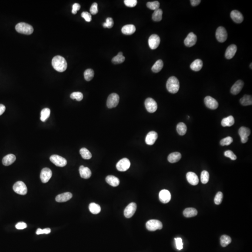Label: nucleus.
<instances>
[{
    "label": "nucleus",
    "mask_w": 252,
    "mask_h": 252,
    "mask_svg": "<svg viewBox=\"0 0 252 252\" xmlns=\"http://www.w3.org/2000/svg\"><path fill=\"white\" fill-rule=\"evenodd\" d=\"M52 66L56 71L62 72L67 69V63L65 58L62 56H56L52 60Z\"/></svg>",
    "instance_id": "1"
},
{
    "label": "nucleus",
    "mask_w": 252,
    "mask_h": 252,
    "mask_svg": "<svg viewBox=\"0 0 252 252\" xmlns=\"http://www.w3.org/2000/svg\"><path fill=\"white\" fill-rule=\"evenodd\" d=\"M166 88L170 93H176L178 92L180 88V84L177 78L174 76L169 78L166 83Z\"/></svg>",
    "instance_id": "2"
},
{
    "label": "nucleus",
    "mask_w": 252,
    "mask_h": 252,
    "mask_svg": "<svg viewBox=\"0 0 252 252\" xmlns=\"http://www.w3.org/2000/svg\"><path fill=\"white\" fill-rule=\"evenodd\" d=\"M15 29L17 32L21 34L31 35L33 32L34 29L31 25L25 22H20L15 26Z\"/></svg>",
    "instance_id": "3"
},
{
    "label": "nucleus",
    "mask_w": 252,
    "mask_h": 252,
    "mask_svg": "<svg viewBox=\"0 0 252 252\" xmlns=\"http://www.w3.org/2000/svg\"><path fill=\"white\" fill-rule=\"evenodd\" d=\"M147 229L150 231L160 230L163 228L162 222L158 220H151L147 221L146 224Z\"/></svg>",
    "instance_id": "4"
},
{
    "label": "nucleus",
    "mask_w": 252,
    "mask_h": 252,
    "mask_svg": "<svg viewBox=\"0 0 252 252\" xmlns=\"http://www.w3.org/2000/svg\"><path fill=\"white\" fill-rule=\"evenodd\" d=\"M13 189L15 193L21 195H25L27 193L26 185L22 181H18L15 183L13 186Z\"/></svg>",
    "instance_id": "5"
},
{
    "label": "nucleus",
    "mask_w": 252,
    "mask_h": 252,
    "mask_svg": "<svg viewBox=\"0 0 252 252\" xmlns=\"http://www.w3.org/2000/svg\"><path fill=\"white\" fill-rule=\"evenodd\" d=\"M119 96L117 93L110 94L106 101V106L109 109H112L117 106L119 102Z\"/></svg>",
    "instance_id": "6"
},
{
    "label": "nucleus",
    "mask_w": 252,
    "mask_h": 252,
    "mask_svg": "<svg viewBox=\"0 0 252 252\" xmlns=\"http://www.w3.org/2000/svg\"><path fill=\"white\" fill-rule=\"evenodd\" d=\"M50 160L53 164L58 167H65L67 163V160L59 155H52L50 157Z\"/></svg>",
    "instance_id": "7"
},
{
    "label": "nucleus",
    "mask_w": 252,
    "mask_h": 252,
    "mask_svg": "<svg viewBox=\"0 0 252 252\" xmlns=\"http://www.w3.org/2000/svg\"><path fill=\"white\" fill-rule=\"evenodd\" d=\"M227 33L223 27L218 28L216 32V38L220 43H224L227 39Z\"/></svg>",
    "instance_id": "8"
},
{
    "label": "nucleus",
    "mask_w": 252,
    "mask_h": 252,
    "mask_svg": "<svg viewBox=\"0 0 252 252\" xmlns=\"http://www.w3.org/2000/svg\"><path fill=\"white\" fill-rule=\"evenodd\" d=\"M145 106L148 112L153 113L157 109V103L151 98H148L145 101Z\"/></svg>",
    "instance_id": "9"
},
{
    "label": "nucleus",
    "mask_w": 252,
    "mask_h": 252,
    "mask_svg": "<svg viewBox=\"0 0 252 252\" xmlns=\"http://www.w3.org/2000/svg\"><path fill=\"white\" fill-rule=\"evenodd\" d=\"M129 160L127 158H124L119 160L116 164L117 169L119 171H127L130 166Z\"/></svg>",
    "instance_id": "10"
},
{
    "label": "nucleus",
    "mask_w": 252,
    "mask_h": 252,
    "mask_svg": "<svg viewBox=\"0 0 252 252\" xmlns=\"http://www.w3.org/2000/svg\"><path fill=\"white\" fill-rule=\"evenodd\" d=\"M148 43H149L150 48L152 50H155L160 45V37L157 35H152L149 38Z\"/></svg>",
    "instance_id": "11"
},
{
    "label": "nucleus",
    "mask_w": 252,
    "mask_h": 252,
    "mask_svg": "<svg viewBox=\"0 0 252 252\" xmlns=\"http://www.w3.org/2000/svg\"><path fill=\"white\" fill-rule=\"evenodd\" d=\"M136 204L135 203H131L125 209L124 211L125 217L127 218H131L136 213Z\"/></svg>",
    "instance_id": "12"
},
{
    "label": "nucleus",
    "mask_w": 252,
    "mask_h": 252,
    "mask_svg": "<svg viewBox=\"0 0 252 252\" xmlns=\"http://www.w3.org/2000/svg\"><path fill=\"white\" fill-rule=\"evenodd\" d=\"M52 170L48 168H45L42 169L40 173V179L42 182L46 183L50 180L52 176Z\"/></svg>",
    "instance_id": "13"
},
{
    "label": "nucleus",
    "mask_w": 252,
    "mask_h": 252,
    "mask_svg": "<svg viewBox=\"0 0 252 252\" xmlns=\"http://www.w3.org/2000/svg\"><path fill=\"white\" fill-rule=\"evenodd\" d=\"M250 130L248 128L241 127L239 130V134L241 138V143H245L248 141V137L250 136Z\"/></svg>",
    "instance_id": "14"
},
{
    "label": "nucleus",
    "mask_w": 252,
    "mask_h": 252,
    "mask_svg": "<svg viewBox=\"0 0 252 252\" xmlns=\"http://www.w3.org/2000/svg\"><path fill=\"white\" fill-rule=\"evenodd\" d=\"M204 101H205L206 106L211 109H216L219 106L218 101L215 99L209 96H208L205 98Z\"/></svg>",
    "instance_id": "15"
},
{
    "label": "nucleus",
    "mask_w": 252,
    "mask_h": 252,
    "mask_svg": "<svg viewBox=\"0 0 252 252\" xmlns=\"http://www.w3.org/2000/svg\"><path fill=\"white\" fill-rule=\"evenodd\" d=\"M197 41V37L196 35L193 32H190L188 35L187 37L184 39V44L186 46L190 47L195 45Z\"/></svg>",
    "instance_id": "16"
},
{
    "label": "nucleus",
    "mask_w": 252,
    "mask_h": 252,
    "mask_svg": "<svg viewBox=\"0 0 252 252\" xmlns=\"http://www.w3.org/2000/svg\"><path fill=\"white\" fill-rule=\"evenodd\" d=\"M159 197L160 201L163 203H168L171 200L170 192L167 190H161L159 193Z\"/></svg>",
    "instance_id": "17"
},
{
    "label": "nucleus",
    "mask_w": 252,
    "mask_h": 252,
    "mask_svg": "<svg viewBox=\"0 0 252 252\" xmlns=\"http://www.w3.org/2000/svg\"><path fill=\"white\" fill-rule=\"evenodd\" d=\"M158 138L157 133L155 131H150L147 134L145 138L146 144L149 145H152L155 143Z\"/></svg>",
    "instance_id": "18"
},
{
    "label": "nucleus",
    "mask_w": 252,
    "mask_h": 252,
    "mask_svg": "<svg viewBox=\"0 0 252 252\" xmlns=\"http://www.w3.org/2000/svg\"><path fill=\"white\" fill-rule=\"evenodd\" d=\"M244 86V82L241 80L236 81L231 87V92L234 95H237L240 93Z\"/></svg>",
    "instance_id": "19"
},
{
    "label": "nucleus",
    "mask_w": 252,
    "mask_h": 252,
    "mask_svg": "<svg viewBox=\"0 0 252 252\" xmlns=\"http://www.w3.org/2000/svg\"><path fill=\"white\" fill-rule=\"evenodd\" d=\"M230 16L231 18L236 23H241L244 20V17L242 14L237 10H233L231 12Z\"/></svg>",
    "instance_id": "20"
},
{
    "label": "nucleus",
    "mask_w": 252,
    "mask_h": 252,
    "mask_svg": "<svg viewBox=\"0 0 252 252\" xmlns=\"http://www.w3.org/2000/svg\"><path fill=\"white\" fill-rule=\"evenodd\" d=\"M237 48L236 45H231L228 47L226 52H225V57L228 59H232L235 55L237 52Z\"/></svg>",
    "instance_id": "21"
},
{
    "label": "nucleus",
    "mask_w": 252,
    "mask_h": 252,
    "mask_svg": "<svg viewBox=\"0 0 252 252\" xmlns=\"http://www.w3.org/2000/svg\"><path fill=\"white\" fill-rule=\"evenodd\" d=\"M79 172L80 176L84 179H88L92 175L90 169L88 167L81 165L79 168Z\"/></svg>",
    "instance_id": "22"
},
{
    "label": "nucleus",
    "mask_w": 252,
    "mask_h": 252,
    "mask_svg": "<svg viewBox=\"0 0 252 252\" xmlns=\"http://www.w3.org/2000/svg\"><path fill=\"white\" fill-rule=\"evenodd\" d=\"M186 178L188 182L191 185H196L199 183L198 176L194 172H188L186 174Z\"/></svg>",
    "instance_id": "23"
},
{
    "label": "nucleus",
    "mask_w": 252,
    "mask_h": 252,
    "mask_svg": "<svg viewBox=\"0 0 252 252\" xmlns=\"http://www.w3.org/2000/svg\"><path fill=\"white\" fill-rule=\"evenodd\" d=\"M72 195L69 192L63 193L58 195L56 197V201L59 203L65 202L72 199Z\"/></svg>",
    "instance_id": "24"
},
{
    "label": "nucleus",
    "mask_w": 252,
    "mask_h": 252,
    "mask_svg": "<svg viewBox=\"0 0 252 252\" xmlns=\"http://www.w3.org/2000/svg\"><path fill=\"white\" fill-rule=\"evenodd\" d=\"M136 27L133 25H128L124 26L122 29V33L126 35H131L135 32Z\"/></svg>",
    "instance_id": "25"
},
{
    "label": "nucleus",
    "mask_w": 252,
    "mask_h": 252,
    "mask_svg": "<svg viewBox=\"0 0 252 252\" xmlns=\"http://www.w3.org/2000/svg\"><path fill=\"white\" fill-rule=\"evenodd\" d=\"M16 160V157L13 154H8L5 156L2 159V163L5 166H9L14 163Z\"/></svg>",
    "instance_id": "26"
},
{
    "label": "nucleus",
    "mask_w": 252,
    "mask_h": 252,
    "mask_svg": "<svg viewBox=\"0 0 252 252\" xmlns=\"http://www.w3.org/2000/svg\"><path fill=\"white\" fill-rule=\"evenodd\" d=\"M106 181L108 184L113 187L117 186L119 184V179L114 176L109 175L106 176Z\"/></svg>",
    "instance_id": "27"
},
{
    "label": "nucleus",
    "mask_w": 252,
    "mask_h": 252,
    "mask_svg": "<svg viewBox=\"0 0 252 252\" xmlns=\"http://www.w3.org/2000/svg\"><path fill=\"white\" fill-rule=\"evenodd\" d=\"M181 157V154L179 152H173L168 156V160L170 163H175L180 160Z\"/></svg>",
    "instance_id": "28"
},
{
    "label": "nucleus",
    "mask_w": 252,
    "mask_h": 252,
    "mask_svg": "<svg viewBox=\"0 0 252 252\" xmlns=\"http://www.w3.org/2000/svg\"><path fill=\"white\" fill-rule=\"evenodd\" d=\"M203 62L201 60L197 59L191 63L190 68L191 70L196 72L200 71L203 67Z\"/></svg>",
    "instance_id": "29"
},
{
    "label": "nucleus",
    "mask_w": 252,
    "mask_h": 252,
    "mask_svg": "<svg viewBox=\"0 0 252 252\" xmlns=\"http://www.w3.org/2000/svg\"><path fill=\"white\" fill-rule=\"evenodd\" d=\"M235 121L233 116H229L223 119L221 121V125L223 127H231L234 124Z\"/></svg>",
    "instance_id": "30"
},
{
    "label": "nucleus",
    "mask_w": 252,
    "mask_h": 252,
    "mask_svg": "<svg viewBox=\"0 0 252 252\" xmlns=\"http://www.w3.org/2000/svg\"><path fill=\"white\" fill-rule=\"evenodd\" d=\"M197 211L193 208H187L185 209L183 212V215L186 218H191L196 216L197 215Z\"/></svg>",
    "instance_id": "31"
},
{
    "label": "nucleus",
    "mask_w": 252,
    "mask_h": 252,
    "mask_svg": "<svg viewBox=\"0 0 252 252\" xmlns=\"http://www.w3.org/2000/svg\"><path fill=\"white\" fill-rule=\"evenodd\" d=\"M89 210L92 213L97 214L101 211V207L99 205L95 203H92L89 206Z\"/></svg>",
    "instance_id": "32"
},
{
    "label": "nucleus",
    "mask_w": 252,
    "mask_h": 252,
    "mask_svg": "<svg viewBox=\"0 0 252 252\" xmlns=\"http://www.w3.org/2000/svg\"><path fill=\"white\" fill-rule=\"evenodd\" d=\"M240 103L242 105L246 106L252 105V98L251 95H245L243 97L241 98L240 100Z\"/></svg>",
    "instance_id": "33"
},
{
    "label": "nucleus",
    "mask_w": 252,
    "mask_h": 252,
    "mask_svg": "<svg viewBox=\"0 0 252 252\" xmlns=\"http://www.w3.org/2000/svg\"><path fill=\"white\" fill-rule=\"evenodd\" d=\"M163 67V61L159 59L155 63L152 67V71L155 73H157L162 70Z\"/></svg>",
    "instance_id": "34"
},
{
    "label": "nucleus",
    "mask_w": 252,
    "mask_h": 252,
    "mask_svg": "<svg viewBox=\"0 0 252 252\" xmlns=\"http://www.w3.org/2000/svg\"><path fill=\"white\" fill-rule=\"evenodd\" d=\"M125 60V58L123 56V53L119 52L117 55L116 57H113L112 60V62L114 64H119L123 63Z\"/></svg>",
    "instance_id": "35"
},
{
    "label": "nucleus",
    "mask_w": 252,
    "mask_h": 252,
    "mask_svg": "<svg viewBox=\"0 0 252 252\" xmlns=\"http://www.w3.org/2000/svg\"><path fill=\"white\" fill-rule=\"evenodd\" d=\"M187 129L186 126L183 123H179L176 127L177 133L180 136H183L186 134Z\"/></svg>",
    "instance_id": "36"
},
{
    "label": "nucleus",
    "mask_w": 252,
    "mask_h": 252,
    "mask_svg": "<svg viewBox=\"0 0 252 252\" xmlns=\"http://www.w3.org/2000/svg\"><path fill=\"white\" fill-rule=\"evenodd\" d=\"M163 13V11L160 8L155 10L152 14V19L155 22L160 21L162 19Z\"/></svg>",
    "instance_id": "37"
},
{
    "label": "nucleus",
    "mask_w": 252,
    "mask_h": 252,
    "mask_svg": "<svg viewBox=\"0 0 252 252\" xmlns=\"http://www.w3.org/2000/svg\"><path fill=\"white\" fill-rule=\"evenodd\" d=\"M51 110L48 108H45L41 111L40 119L42 122H45L50 117Z\"/></svg>",
    "instance_id": "38"
},
{
    "label": "nucleus",
    "mask_w": 252,
    "mask_h": 252,
    "mask_svg": "<svg viewBox=\"0 0 252 252\" xmlns=\"http://www.w3.org/2000/svg\"><path fill=\"white\" fill-rule=\"evenodd\" d=\"M79 153L82 158L84 159L88 160L92 158V154L87 149L85 148H81L79 150Z\"/></svg>",
    "instance_id": "39"
},
{
    "label": "nucleus",
    "mask_w": 252,
    "mask_h": 252,
    "mask_svg": "<svg viewBox=\"0 0 252 252\" xmlns=\"http://www.w3.org/2000/svg\"><path fill=\"white\" fill-rule=\"evenodd\" d=\"M232 242V239L230 236L223 235L220 238V244L222 247H226Z\"/></svg>",
    "instance_id": "40"
},
{
    "label": "nucleus",
    "mask_w": 252,
    "mask_h": 252,
    "mask_svg": "<svg viewBox=\"0 0 252 252\" xmlns=\"http://www.w3.org/2000/svg\"><path fill=\"white\" fill-rule=\"evenodd\" d=\"M84 75L85 79L86 81H90L93 79V77H94V71L91 69H87L84 72Z\"/></svg>",
    "instance_id": "41"
},
{
    "label": "nucleus",
    "mask_w": 252,
    "mask_h": 252,
    "mask_svg": "<svg viewBox=\"0 0 252 252\" xmlns=\"http://www.w3.org/2000/svg\"><path fill=\"white\" fill-rule=\"evenodd\" d=\"M209 180V174L208 171L203 170L201 174V181L203 184H206Z\"/></svg>",
    "instance_id": "42"
},
{
    "label": "nucleus",
    "mask_w": 252,
    "mask_h": 252,
    "mask_svg": "<svg viewBox=\"0 0 252 252\" xmlns=\"http://www.w3.org/2000/svg\"><path fill=\"white\" fill-rule=\"evenodd\" d=\"M147 6L150 9L155 11L156 9H159L160 7V3L158 1L148 2L147 3Z\"/></svg>",
    "instance_id": "43"
},
{
    "label": "nucleus",
    "mask_w": 252,
    "mask_h": 252,
    "mask_svg": "<svg viewBox=\"0 0 252 252\" xmlns=\"http://www.w3.org/2000/svg\"><path fill=\"white\" fill-rule=\"evenodd\" d=\"M70 97L72 99H76L77 101H80L83 99V94L81 92H73L70 95Z\"/></svg>",
    "instance_id": "44"
},
{
    "label": "nucleus",
    "mask_w": 252,
    "mask_h": 252,
    "mask_svg": "<svg viewBox=\"0 0 252 252\" xmlns=\"http://www.w3.org/2000/svg\"><path fill=\"white\" fill-rule=\"evenodd\" d=\"M233 142V139L231 137L228 136L222 139L220 142V144L221 146H228L231 144Z\"/></svg>",
    "instance_id": "45"
},
{
    "label": "nucleus",
    "mask_w": 252,
    "mask_h": 252,
    "mask_svg": "<svg viewBox=\"0 0 252 252\" xmlns=\"http://www.w3.org/2000/svg\"><path fill=\"white\" fill-rule=\"evenodd\" d=\"M223 193L220 191L218 192L216 194L214 198V203L216 205H220L221 203L222 200H223Z\"/></svg>",
    "instance_id": "46"
},
{
    "label": "nucleus",
    "mask_w": 252,
    "mask_h": 252,
    "mask_svg": "<svg viewBox=\"0 0 252 252\" xmlns=\"http://www.w3.org/2000/svg\"><path fill=\"white\" fill-rule=\"evenodd\" d=\"M113 25H114V22H113V19L111 17H108L106 18V22L103 24V26L104 28L110 29L113 27Z\"/></svg>",
    "instance_id": "47"
},
{
    "label": "nucleus",
    "mask_w": 252,
    "mask_h": 252,
    "mask_svg": "<svg viewBox=\"0 0 252 252\" xmlns=\"http://www.w3.org/2000/svg\"><path fill=\"white\" fill-rule=\"evenodd\" d=\"M224 156L226 157H229L231 160H235L237 159V156L234 154V152L231 150H227L224 153Z\"/></svg>",
    "instance_id": "48"
},
{
    "label": "nucleus",
    "mask_w": 252,
    "mask_h": 252,
    "mask_svg": "<svg viewBox=\"0 0 252 252\" xmlns=\"http://www.w3.org/2000/svg\"><path fill=\"white\" fill-rule=\"evenodd\" d=\"M124 3L126 6L129 7H134L137 4L136 0H125Z\"/></svg>",
    "instance_id": "49"
},
{
    "label": "nucleus",
    "mask_w": 252,
    "mask_h": 252,
    "mask_svg": "<svg viewBox=\"0 0 252 252\" xmlns=\"http://www.w3.org/2000/svg\"><path fill=\"white\" fill-rule=\"evenodd\" d=\"M175 240L176 248L179 250H182L183 248V243L181 238H175Z\"/></svg>",
    "instance_id": "50"
},
{
    "label": "nucleus",
    "mask_w": 252,
    "mask_h": 252,
    "mask_svg": "<svg viewBox=\"0 0 252 252\" xmlns=\"http://www.w3.org/2000/svg\"><path fill=\"white\" fill-rule=\"evenodd\" d=\"M51 232V230L49 228H47L45 229H42L39 228L36 231V234L37 235H40L41 234H49Z\"/></svg>",
    "instance_id": "51"
},
{
    "label": "nucleus",
    "mask_w": 252,
    "mask_h": 252,
    "mask_svg": "<svg viewBox=\"0 0 252 252\" xmlns=\"http://www.w3.org/2000/svg\"><path fill=\"white\" fill-rule=\"evenodd\" d=\"M90 13L92 15H96L98 12V4L96 2H94L92 5L91 7L90 8Z\"/></svg>",
    "instance_id": "52"
},
{
    "label": "nucleus",
    "mask_w": 252,
    "mask_h": 252,
    "mask_svg": "<svg viewBox=\"0 0 252 252\" xmlns=\"http://www.w3.org/2000/svg\"><path fill=\"white\" fill-rule=\"evenodd\" d=\"M81 16L85 19L87 22H90L92 20L91 15L87 12H83L81 14Z\"/></svg>",
    "instance_id": "53"
},
{
    "label": "nucleus",
    "mask_w": 252,
    "mask_h": 252,
    "mask_svg": "<svg viewBox=\"0 0 252 252\" xmlns=\"http://www.w3.org/2000/svg\"><path fill=\"white\" fill-rule=\"evenodd\" d=\"M27 227V225L25 222H19L15 225V228L16 229H18V230H22V229H25Z\"/></svg>",
    "instance_id": "54"
},
{
    "label": "nucleus",
    "mask_w": 252,
    "mask_h": 252,
    "mask_svg": "<svg viewBox=\"0 0 252 252\" xmlns=\"http://www.w3.org/2000/svg\"><path fill=\"white\" fill-rule=\"evenodd\" d=\"M80 5L79 3H75L72 6V13L73 14H76L77 11L79 10L80 8Z\"/></svg>",
    "instance_id": "55"
},
{
    "label": "nucleus",
    "mask_w": 252,
    "mask_h": 252,
    "mask_svg": "<svg viewBox=\"0 0 252 252\" xmlns=\"http://www.w3.org/2000/svg\"><path fill=\"white\" fill-rule=\"evenodd\" d=\"M200 0H191L190 1V3L193 6H197V5H199L201 2Z\"/></svg>",
    "instance_id": "56"
},
{
    "label": "nucleus",
    "mask_w": 252,
    "mask_h": 252,
    "mask_svg": "<svg viewBox=\"0 0 252 252\" xmlns=\"http://www.w3.org/2000/svg\"><path fill=\"white\" fill-rule=\"evenodd\" d=\"M6 110V107L3 104H0V116H1L4 113Z\"/></svg>",
    "instance_id": "57"
},
{
    "label": "nucleus",
    "mask_w": 252,
    "mask_h": 252,
    "mask_svg": "<svg viewBox=\"0 0 252 252\" xmlns=\"http://www.w3.org/2000/svg\"><path fill=\"white\" fill-rule=\"evenodd\" d=\"M250 68H251V69H252V63H251V64H250Z\"/></svg>",
    "instance_id": "58"
}]
</instances>
